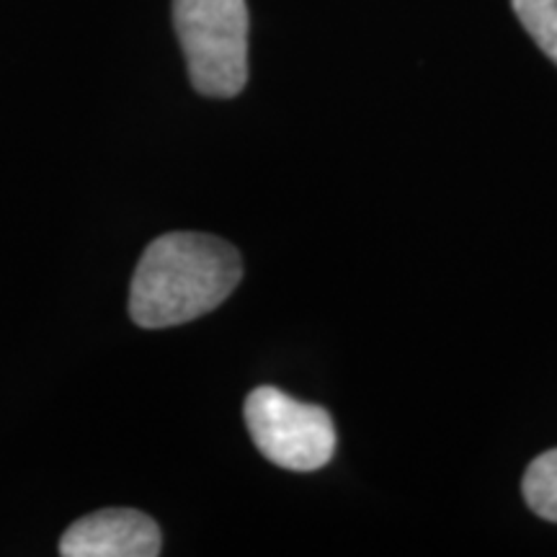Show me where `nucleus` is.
Masks as SVG:
<instances>
[{
    "instance_id": "nucleus-4",
    "label": "nucleus",
    "mask_w": 557,
    "mask_h": 557,
    "mask_svg": "<svg viewBox=\"0 0 557 557\" xmlns=\"http://www.w3.org/2000/svg\"><path fill=\"white\" fill-rule=\"evenodd\" d=\"M163 547L160 527L135 508H101L67 527L62 557H156Z\"/></svg>"
},
{
    "instance_id": "nucleus-5",
    "label": "nucleus",
    "mask_w": 557,
    "mask_h": 557,
    "mask_svg": "<svg viewBox=\"0 0 557 557\" xmlns=\"http://www.w3.org/2000/svg\"><path fill=\"white\" fill-rule=\"evenodd\" d=\"M524 498L534 513L557 524V449L540 455L527 468Z\"/></svg>"
},
{
    "instance_id": "nucleus-3",
    "label": "nucleus",
    "mask_w": 557,
    "mask_h": 557,
    "mask_svg": "<svg viewBox=\"0 0 557 557\" xmlns=\"http://www.w3.org/2000/svg\"><path fill=\"white\" fill-rule=\"evenodd\" d=\"M246 426L269 462L284 470H320L336 455V426L325 408L259 387L246 398Z\"/></svg>"
},
{
    "instance_id": "nucleus-1",
    "label": "nucleus",
    "mask_w": 557,
    "mask_h": 557,
    "mask_svg": "<svg viewBox=\"0 0 557 557\" xmlns=\"http://www.w3.org/2000/svg\"><path fill=\"white\" fill-rule=\"evenodd\" d=\"M240 253L218 235L169 233L145 248L129 287L139 329H171L220 308L240 284Z\"/></svg>"
},
{
    "instance_id": "nucleus-2",
    "label": "nucleus",
    "mask_w": 557,
    "mask_h": 557,
    "mask_svg": "<svg viewBox=\"0 0 557 557\" xmlns=\"http://www.w3.org/2000/svg\"><path fill=\"white\" fill-rule=\"evenodd\" d=\"M191 86L201 96L233 99L248 81L246 0H173Z\"/></svg>"
},
{
    "instance_id": "nucleus-6",
    "label": "nucleus",
    "mask_w": 557,
    "mask_h": 557,
    "mask_svg": "<svg viewBox=\"0 0 557 557\" xmlns=\"http://www.w3.org/2000/svg\"><path fill=\"white\" fill-rule=\"evenodd\" d=\"M529 37L557 65V0H511Z\"/></svg>"
}]
</instances>
